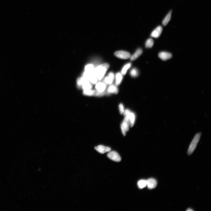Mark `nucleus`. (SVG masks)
I'll return each mask as SVG.
<instances>
[{"instance_id": "1", "label": "nucleus", "mask_w": 211, "mask_h": 211, "mask_svg": "<svg viewBox=\"0 0 211 211\" xmlns=\"http://www.w3.org/2000/svg\"><path fill=\"white\" fill-rule=\"evenodd\" d=\"M109 67L110 65L108 64L104 63L99 65L94 69V73L97 80L101 81L102 79Z\"/></svg>"}, {"instance_id": "21", "label": "nucleus", "mask_w": 211, "mask_h": 211, "mask_svg": "<svg viewBox=\"0 0 211 211\" xmlns=\"http://www.w3.org/2000/svg\"><path fill=\"white\" fill-rule=\"evenodd\" d=\"M154 41L152 39H149L147 40L145 43V46L146 48H151L153 46Z\"/></svg>"}, {"instance_id": "9", "label": "nucleus", "mask_w": 211, "mask_h": 211, "mask_svg": "<svg viewBox=\"0 0 211 211\" xmlns=\"http://www.w3.org/2000/svg\"><path fill=\"white\" fill-rule=\"evenodd\" d=\"M146 181L147 186L149 189H153L157 186V181L153 178H150L147 180Z\"/></svg>"}, {"instance_id": "12", "label": "nucleus", "mask_w": 211, "mask_h": 211, "mask_svg": "<svg viewBox=\"0 0 211 211\" xmlns=\"http://www.w3.org/2000/svg\"><path fill=\"white\" fill-rule=\"evenodd\" d=\"M119 90L117 87L114 85H110L107 90V92L109 94L113 93L117 94Z\"/></svg>"}, {"instance_id": "10", "label": "nucleus", "mask_w": 211, "mask_h": 211, "mask_svg": "<svg viewBox=\"0 0 211 211\" xmlns=\"http://www.w3.org/2000/svg\"><path fill=\"white\" fill-rule=\"evenodd\" d=\"M107 87V85L103 82H99L96 84L95 88L96 91L99 92L105 91Z\"/></svg>"}, {"instance_id": "8", "label": "nucleus", "mask_w": 211, "mask_h": 211, "mask_svg": "<svg viewBox=\"0 0 211 211\" xmlns=\"http://www.w3.org/2000/svg\"><path fill=\"white\" fill-rule=\"evenodd\" d=\"M94 148L98 152L101 154H104L106 152H110L111 150V149L110 147L101 145H98L95 147Z\"/></svg>"}, {"instance_id": "5", "label": "nucleus", "mask_w": 211, "mask_h": 211, "mask_svg": "<svg viewBox=\"0 0 211 211\" xmlns=\"http://www.w3.org/2000/svg\"><path fill=\"white\" fill-rule=\"evenodd\" d=\"M107 156L110 159L114 161L119 162L121 161V158L119 154L115 151H112L109 153Z\"/></svg>"}, {"instance_id": "2", "label": "nucleus", "mask_w": 211, "mask_h": 211, "mask_svg": "<svg viewBox=\"0 0 211 211\" xmlns=\"http://www.w3.org/2000/svg\"><path fill=\"white\" fill-rule=\"evenodd\" d=\"M201 135V133H198L194 136L189 147L188 151V154L189 155L191 154L195 149L200 138Z\"/></svg>"}, {"instance_id": "25", "label": "nucleus", "mask_w": 211, "mask_h": 211, "mask_svg": "<svg viewBox=\"0 0 211 211\" xmlns=\"http://www.w3.org/2000/svg\"><path fill=\"white\" fill-rule=\"evenodd\" d=\"M187 211H193L191 209L189 208L187 210Z\"/></svg>"}, {"instance_id": "24", "label": "nucleus", "mask_w": 211, "mask_h": 211, "mask_svg": "<svg viewBox=\"0 0 211 211\" xmlns=\"http://www.w3.org/2000/svg\"><path fill=\"white\" fill-rule=\"evenodd\" d=\"M121 129L122 131V134L124 136H125L126 135V131H125V130L124 129V128H123V127L121 126Z\"/></svg>"}, {"instance_id": "7", "label": "nucleus", "mask_w": 211, "mask_h": 211, "mask_svg": "<svg viewBox=\"0 0 211 211\" xmlns=\"http://www.w3.org/2000/svg\"><path fill=\"white\" fill-rule=\"evenodd\" d=\"M163 30L162 27L161 26H158L153 31L151 34V36L154 38H158L161 35Z\"/></svg>"}, {"instance_id": "20", "label": "nucleus", "mask_w": 211, "mask_h": 211, "mask_svg": "<svg viewBox=\"0 0 211 211\" xmlns=\"http://www.w3.org/2000/svg\"><path fill=\"white\" fill-rule=\"evenodd\" d=\"M96 92V91L90 89V90H84L83 93L85 95L91 96L95 95Z\"/></svg>"}, {"instance_id": "22", "label": "nucleus", "mask_w": 211, "mask_h": 211, "mask_svg": "<svg viewBox=\"0 0 211 211\" xmlns=\"http://www.w3.org/2000/svg\"><path fill=\"white\" fill-rule=\"evenodd\" d=\"M93 65L90 64L87 65L85 68L86 72H92L94 71V69Z\"/></svg>"}, {"instance_id": "15", "label": "nucleus", "mask_w": 211, "mask_h": 211, "mask_svg": "<svg viewBox=\"0 0 211 211\" xmlns=\"http://www.w3.org/2000/svg\"><path fill=\"white\" fill-rule=\"evenodd\" d=\"M122 74L120 72L116 73L115 76V84L116 86H118L120 84L123 79Z\"/></svg>"}, {"instance_id": "4", "label": "nucleus", "mask_w": 211, "mask_h": 211, "mask_svg": "<svg viewBox=\"0 0 211 211\" xmlns=\"http://www.w3.org/2000/svg\"><path fill=\"white\" fill-rule=\"evenodd\" d=\"M114 55L120 59H127L130 58L131 54L128 52L123 50H119L115 52Z\"/></svg>"}, {"instance_id": "11", "label": "nucleus", "mask_w": 211, "mask_h": 211, "mask_svg": "<svg viewBox=\"0 0 211 211\" xmlns=\"http://www.w3.org/2000/svg\"><path fill=\"white\" fill-rule=\"evenodd\" d=\"M159 57L163 61H166L171 58L172 56L171 54L168 52H162L159 54Z\"/></svg>"}, {"instance_id": "3", "label": "nucleus", "mask_w": 211, "mask_h": 211, "mask_svg": "<svg viewBox=\"0 0 211 211\" xmlns=\"http://www.w3.org/2000/svg\"><path fill=\"white\" fill-rule=\"evenodd\" d=\"M123 113L125 117H127L128 118L130 127H133L135 123L136 119L135 115L134 113L131 112L128 109H126V110H124Z\"/></svg>"}, {"instance_id": "19", "label": "nucleus", "mask_w": 211, "mask_h": 211, "mask_svg": "<svg viewBox=\"0 0 211 211\" xmlns=\"http://www.w3.org/2000/svg\"><path fill=\"white\" fill-rule=\"evenodd\" d=\"M130 75L133 77H138L139 74V70L136 68H134L131 70L130 72Z\"/></svg>"}, {"instance_id": "17", "label": "nucleus", "mask_w": 211, "mask_h": 211, "mask_svg": "<svg viewBox=\"0 0 211 211\" xmlns=\"http://www.w3.org/2000/svg\"><path fill=\"white\" fill-rule=\"evenodd\" d=\"M131 64L129 63L125 65L123 67L121 73L123 75H125L126 74L127 71L128 70L131 66Z\"/></svg>"}, {"instance_id": "18", "label": "nucleus", "mask_w": 211, "mask_h": 211, "mask_svg": "<svg viewBox=\"0 0 211 211\" xmlns=\"http://www.w3.org/2000/svg\"><path fill=\"white\" fill-rule=\"evenodd\" d=\"M138 185L139 188L142 189L147 186V181L146 180H140L138 183Z\"/></svg>"}, {"instance_id": "23", "label": "nucleus", "mask_w": 211, "mask_h": 211, "mask_svg": "<svg viewBox=\"0 0 211 211\" xmlns=\"http://www.w3.org/2000/svg\"><path fill=\"white\" fill-rule=\"evenodd\" d=\"M119 110L120 112V113L121 114H122L123 113L124 111V107L122 103H120L119 106Z\"/></svg>"}, {"instance_id": "6", "label": "nucleus", "mask_w": 211, "mask_h": 211, "mask_svg": "<svg viewBox=\"0 0 211 211\" xmlns=\"http://www.w3.org/2000/svg\"><path fill=\"white\" fill-rule=\"evenodd\" d=\"M114 78V73L113 72H111L109 73L108 76L104 78L103 80V83L106 85H112L113 83Z\"/></svg>"}, {"instance_id": "14", "label": "nucleus", "mask_w": 211, "mask_h": 211, "mask_svg": "<svg viewBox=\"0 0 211 211\" xmlns=\"http://www.w3.org/2000/svg\"><path fill=\"white\" fill-rule=\"evenodd\" d=\"M121 125L124 128L125 131L126 132L128 131L130 125L128 118L125 117Z\"/></svg>"}, {"instance_id": "13", "label": "nucleus", "mask_w": 211, "mask_h": 211, "mask_svg": "<svg viewBox=\"0 0 211 211\" xmlns=\"http://www.w3.org/2000/svg\"><path fill=\"white\" fill-rule=\"evenodd\" d=\"M143 50L141 48L138 49L136 51L132 56H131L130 60L131 61H134L137 59L142 54Z\"/></svg>"}, {"instance_id": "16", "label": "nucleus", "mask_w": 211, "mask_h": 211, "mask_svg": "<svg viewBox=\"0 0 211 211\" xmlns=\"http://www.w3.org/2000/svg\"><path fill=\"white\" fill-rule=\"evenodd\" d=\"M172 11L171 10L167 14L163 21L162 23L163 26H166L170 21L171 18Z\"/></svg>"}]
</instances>
